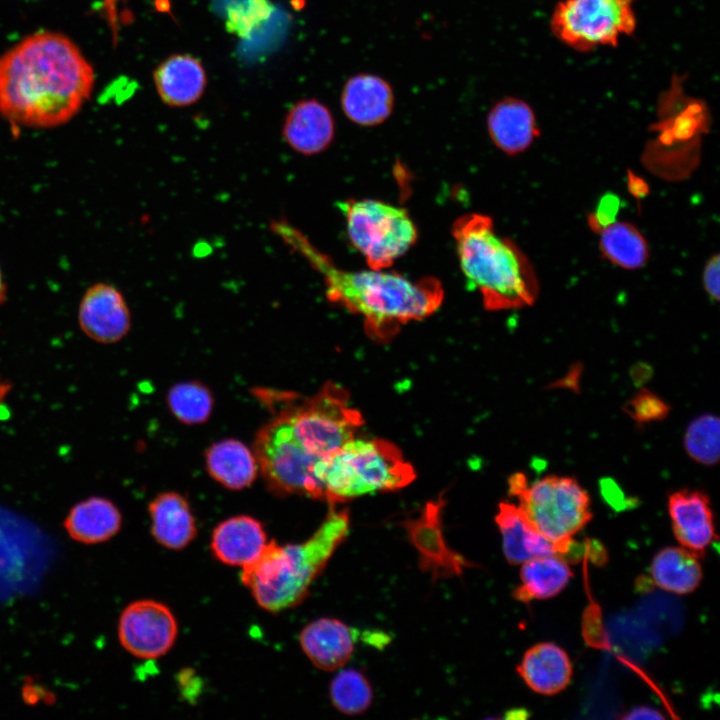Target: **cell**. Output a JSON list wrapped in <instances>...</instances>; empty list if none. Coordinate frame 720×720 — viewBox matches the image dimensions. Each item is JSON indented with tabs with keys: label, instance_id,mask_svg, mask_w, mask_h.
Segmentation results:
<instances>
[{
	"label": "cell",
	"instance_id": "obj_19",
	"mask_svg": "<svg viewBox=\"0 0 720 720\" xmlns=\"http://www.w3.org/2000/svg\"><path fill=\"white\" fill-rule=\"evenodd\" d=\"M153 80L160 99L171 107L196 103L207 84L202 63L189 54H173L164 59L155 68Z\"/></svg>",
	"mask_w": 720,
	"mask_h": 720
},
{
	"label": "cell",
	"instance_id": "obj_17",
	"mask_svg": "<svg viewBox=\"0 0 720 720\" xmlns=\"http://www.w3.org/2000/svg\"><path fill=\"white\" fill-rule=\"evenodd\" d=\"M360 632L334 618H319L300 633V645L309 660L319 669L333 671L352 656Z\"/></svg>",
	"mask_w": 720,
	"mask_h": 720
},
{
	"label": "cell",
	"instance_id": "obj_30",
	"mask_svg": "<svg viewBox=\"0 0 720 720\" xmlns=\"http://www.w3.org/2000/svg\"><path fill=\"white\" fill-rule=\"evenodd\" d=\"M330 700L341 713L357 715L365 712L373 700L368 679L355 669H345L335 675L329 688Z\"/></svg>",
	"mask_w": 720,
	"mask_h": 720
},
{
	"label": "cell",
	"instance_id": "obj_12",
	"mask_svg": "<svg viewBox=\"0 0 720 720\" xmlns=\"http://www.w3.org/2000/svg\"><path fill=\"white\" fill-rule=\"evenodd\" d=\"M78 322L82 332L93 341L112 344L129 332L131 314L120 290L112 284L99 282L84 293Z\"/></svg>",
	"mask_w": 720,
	"mask_h": 720
},
{
	"label": "cell",
	"instance_id": "obj_21",
	"mask_svg": "<svg viewBox=\"0 0 720 720\" xmlns=\"http://www.w3.org/2000/svg\"><path fill=\"white\" fill-rule=\"evenodd\" d=\"M517 672L531 690L551 696L569 685L573 667L568 654L560 646L541 642L524 653Z\"/></svg>",
	"mask_w": 720,
	"mask_h": 720
},
{
	"label": "cell",
	"instance_id": "obj_11",
	"mask_svg": "<svg viewBox=\"0 0 720 720\" xmlns=\"http://www.w3.org/2000/svg\"><path fill=\"white\" fill-rule=\"evenodd\" d=\"M442 497L427 502L416 518L403 522L409 541L419 554L420 568L434 579L461 575L473 564L447 544L442 528Z\"/></svg>",
	"mask_w": 720,
	"mask_h": 720
},
{
	"label": "cell",
	"instance_id": "obj_23",
	"mask_svg": "<svg viewBox=\"0 0 720 720\" xmlns=\"http://www.w3.org/2000/svg\"><path fill=\"white\" fill-rule=\"evenodd\" d=\"M151 533L162 546L180 550L197 534L195 518L185 497L177 492L157 495L148 506Z\"/></svg>",
	"mask_w": 720,
	"mask_h": 720
},
{
	"label": "cell",
	"instance_id": "obj_29",
	"mask_svg": "<svg viewBox=\"0 0 720 720\" xmlns=\"http://www.w3.org/2000/svg\"><path fill=\"white\" fill-rule=\"evenodd\" d=\"M687 455L704 466H714L720 456V421L711 413L694 418L683 436Z\"/></svg>",
	"mask_w": 720,
	"mask_h": 720
},
{
	"label": "cell",
	"instance_id": "obj_15",
	"mask_svg": "<svg viewBox=\"0 0 720 720\" xmlns=\"http://www.w3.org/2000/svg\"><path fill=\"white\" fill-rule=\"evenodd\" d=\"M335 136L331 110L317 99H303L287 112L282 137L295 152L312 156L325 151Z\"/></svg>",
	"mask_w": 720,
	"mask_h": 720
},
{
	"label": "cell",
	"instance_id": "obj_34",
	"mask_svg": "<svg viewBox=\"0 0 720 720\" xmlns=\"http://www.w3.org/2000/svg\"><path fill=\"white\" fill-rule=\"evenodd\" d=\"M581 367L575 366L572 368L568 375L566 377H563L561 380L554 383V386L558 387H568L569 389H576V386L578 385V379L580 376Z\"/></svg>",
	"mask_w": 720,
	"mask_h": 720
},
{
	"label": "cell",
	"instance_id": "obj_25",
	"mask_svg": "<svg viewBox=\"0 0 720 720\" xmlns=\"http://www.w3.org/2000/svg\"><path fill=\"white\" fill-rule=\"evenodd\" d=\"M650 574L656 586L680 595L695 591L703 578L699 558L686 548L675 546L656 553Z\"/></svg>",
	"mask_w": 720,
	"mask_h": 720
},
{
	"label": "cell",
	"instance_id": "obj_26",
	"mask_svg": "<svg viewBox=\"0 0 720 720\" xmlns=\"http://www.w3.org/2000/svg\"><path fill=\"white\" fill-rule=\"evenodd\" d=\"M573 577L568 563L560 556H543L522 563V584L513 591L519 601L545 600L558 595Z\"/></svg>",
	"mask_w": 720,
	"mask_h": 720
},
{
	"label": "cell",
	"instance_id": "obj_9",
	"mask_svg": "<svg viewBox=\"0 0 720 720\" xmlns=\"http://www.w3.org/2000/svg\"><path fill=\"white\" fill-rule=\"evenodd\" d=\"M635 0H563L551 18L553 34L569 47L586 52L616 46L620 36L633 33Z\"/></svg>",
	"mask_w": 720,
	"mask_h": 720
},
{
	"label": "cell",
	"instance_id": "obj_5",
	"mask_svg": "<svg viewBox=\"0 0 720 720\" xmlns=\"http://www.w3.org/2000/svg\"><path fill=\"white\" fill-rule=\"evenodd\" d=\"M315 475L329 505L365 494L398 490L416 477L399 448L381 439L349 440L318 463Z\"/></svg>",
	"mask_w": 720,
	"mask_h": 720
},
{
	"label": "cell",
	"instance_id": "obj_24",
	"mask_svg": "<svg viewBox=\"0 0 720 720\" xmlns=\"http://www.w3.org/2000/svg\"><path fill=\"white\" fill-rule=\"evenodd\" d=\"M205 462L209 475L231 490L249 487L259 472L254 452L236 439L213 443L205 453Z\"/></svg>",
	"mask_w": 720,
	"mask_h": 720
},
{
	"label": "cell",
	"instance_id": "obj_27",
	"mask_svg": "<svg viewBox=\"0 0 720 720\" xmlns=\"http://www.w3.org/2000/svg\"><path fill=\"white\" fill-rule=\"evenodd\" d=\"M597 233L600 251L610 263L626 270H637L647 263L648 243L633 224L613 221Z\"/></svg>",
	"mask_w": 720,
	"mask_h": 720
},
{
	"label": "cell",
	"instance_id": "obj_22",
	"mask_svg": "<svg viewBox=\"0 0 720 720\" xmlns=\"http://www.w3.org/2000/svg\"><path fill=\"white\" fill-rule=\"evenodd\" d=\"M122 515L109 499L100 496L85 498L71 507L63 526L68 536L82 544L105 542L118 533Z\"/></svg>",
	"mask_w": 720,
	"mask_h": 720
},
{
	"label": "cell",
	"instance_id": "obj_36",
	"mask_svg": "<svg viewBox=\"0 0 720 720\" xmlns=\"http://www.w3.org/2000/svg\"><path fill=\"white\" fill-rule=\"evenodd\" d=\"M12 390V383L0 376V403H2Z\"/></svg>",
	"mask_w": 720,
	"mask_h": 720
},
{
	"label": "cell",
	"instance_id": "obj_18",
	"mask_svg": "<svg viewBox=\"0 0 720 720\" xmlns=\"http://www.w3.org/2000/svg\"><path fill=\"white\" fill-rule=\"evenodd\" d=\"M487 130L494 145L510 156L526 151L540 134L534 111L516 97L500 99L491 107Z\"/></svg>",
	"mask_w": 720,
	"mask_h": 720
},
{
	"label": "cell",
	"instance_id": "obj_7",
	"mask_svg": "<svg viewBox=\"0 0 720 720\" xmlns=\"http://www.w3.org/2000/svg\"><path fill=\"white\" fill-rule=\"evenodd\" d=\"M508 487L532 524L568 551L573 536L593 517L590 496L574 477L546 475L529 483L524 473L517 472L510 476Z\"/></svg>",
	"mask_w": 720,
	"mask_h": 720
},
{
	"label": "cell",
	"instance_id": "obj_6",
	"mask_svg": "<svg viewBox=\"0 0 720 720\" xmlns=\"http://www.w3.org/2000/svg\"><path fill=\"white\" fill-rule=\"evenodd\" d=\"M288 404L276 411L267 424L306 455L321 460L353 439L363 424L360 412L349 405V394L339 384L328 382L301 403Z\"/></svg>",
	"mask_w": 720,
	"mask_h": 720
},
{
	"label": "cell",
	"instance_id": "obj_2",
	"mask_svg": "<svg viewBox=\"0 0 720 720\" xmlns=\"http://www.w3.org/2000/svg\"><path fill=\"white\" fill-rule=\"evenodd\" d=\"M300 240V248L324 277L327 298L361 315L368 336L374 340H390L401 326L430 316L443 301L442 284L434 277L411 280L386 269H341L306 240Z\"/></svg>",
	"mask_w": 720,
	"mask_h": 720
},
{
	"label": "cell",
	"instance_id": "obj_3",
	"mask_svg": "<svg viewBox=\"0 0 720 720\" xmlns=\"http://www.w3.org/2000/svg\"><path fill=\"white\" fill-rule=\"evenodd\" d=\"M459 265L468 286L489 311L533 305L539 294L536 271L527 255L500 236L490 216L468 213L452 226Z\"/></svg>",
	"mask_w": 720,
	"mask_h": 720
},
{
	"label": "cell",
	"instance_id": "obj_14",
	"mask_svg": "<svg viewBox=\"0 0 720 720\" xmlns=\"http://www.w3.org/2000/svg\"><path fill=\"white\" fill-rule=\"evenodd\" d=\"M340 105L351 122L372 127L390 117L395 105V94L385 78L373 73H356L345 81Z\"/></svg>",
	"mask_w": 720,
	"mask_h": 720
},
{
	"label": "cell",
	"instance_id": "obj_20",
	"mask_svg": "<svg viewBox=\"0 0 720 720\" xmlns=\"http://www.w3.org/2000/svg\"><path fill=\"white\" fill-rule=\"evenodd\" d=\"M267 543L262 523L251 516L239 515L215 527L210 546L220 562L244 568L258 558Z\"/></svg>",
	"mask_w": 720,
	"mask_h": 720
},
{
	"label": "cell",
	"instance_id": "obj_32",
	"mask_svg": "<svg viewBox=\"0 0 720 720\" xmlns=\"http://www.w3.org/2000/svg\"><path fill=\"white\" fill-rule=\"evenodd\" d=\"M719 259L718 253L712 255L705 263L702 272L703 288L706 294L715 302H718L720 296Z\"/></svg>",
	"mask_w": 720,
	"mask_h": 720
},
{
	"label": "cell",
	"instance_id": "obj_4",
	"mask_svg": "<svg viewBox=\"0 0 720 720\" xmlns=\"http://www.w3.org/2000/svg\"><path fill=\"white\" fill-rule=\"evenodd\" d=\"M349 524L348 510H337L330 505L326 518L306 541L285 545L267 543L241 574L243 584L257 604L273 613L299 604L346 538Z\"/></svg>",
	"mask_w": 720,
	"mask_h": 720
},
{
	"label": "cell",
	"instance_id": "obj_35",
	"mask_svg": "<svg viewBox=\"0 0 720 720\" xmlns=\"http://www.w3.org/2000/svg\"><path fill=\"white\" fill-rule=\"evenodd\" d=\"M648 366H642V364H638L637 367H634L633 371V378L637 382H642L643 380H647L648 376L650 375L648 373Z\"/></svg>",
	"mask_w": 720,
	"mask_h": 720
},
{
	"label": "cell",
	"instance_id": "obj_31",
	"mask_svg": "<svg viewBox=\"0 0 720 720\" xmlns=\"http://www.w3.org/2000/svg\"><path fill=\"white\" fill-rule=\"evenodd\" d=\"M670 409L661 397L647 388H641L623 406L624 413L640 426L664 420Z\"/></svg>",
	"mask_w": 720,
	"mask_h": 720
},
{
	"label": "cell",
	"instance_id": "obj_28",
	"mask_svg": "<svg viewBox=\"0 0 720 720\" xmlns=\"http://www.w3.org/2000/svg\"><path fill=\"white\" fill-rule=\"evenodd\" d=\"M171 413L182 423L197 425L205 423L213 410L214 399L210 389L198 381H186L173 385L167 394Z\"/></svg>",
	"mask_w": 720,
	"mask_h": 720
},
{
	"label": "cell",
	"instance_id": "obj_8",
	"mask_svg": "<svg viewBox=\"0 0 720 720\" xmlns=\"http://www.w3.org/2000/svg\"><path fill=\"white\" fill-rule=\"evenodd\" d=\"M353 246L375 270L390 268L416 242L418 231L408 211L377 199L340 204Z\"/></svg>",
	"mask_w": 720,
	"mask_h": 720
},
{
	"label": "cell",
	"instance_id": "obj_1",
	"mask_svg": "<svg viewBox=\"0 0 720 720\" xmlns=\"http://www.w3.org/2000/svg\"><path fill=\"white\" fill-rule=\"evenodd\" d=\"M94 82L93 67L71 39L39 31L0 57V113L16 126H59L78 113Z\"/></svg>",
	"mask_w": 720,
	"mask_h": 720
},
{
	"label": "cell",
	"instance_id": "obj_33",
	"mask_svg": "<svg viewBox=\"0 0 720 720\" xmlns=\"http://www.w3.org/2000/svg\"><path fill=\"white\" fill-rule=\"evenodd\" d=\"M623 719H663L664 716L654 708L639 706L630 710Z\"/></svg>",
	"mask_w": 720,
	"mask_h": 720
},
{
	"label": "cell",
	"instance_id": "obj_37",
	"mask_svg": "<svg viewBox=\"0 0 720 720\" xmlns=\"http://www.w3.org/2000/svg\"><path fill=\"white\" fill-rule=\"evenodd\" d=\"M6 299V285L3 279V275L0 268V304H2Z\"/></svg>",
	"mask_w": 720,
	"mask_h": 720
},
{
	"label": "cell",
	"instance_id": "obj_13",
	"mask_svg": "<svg viewBox=\"0 0 720 720\" xmlns=\"http://www.w3.org/2000/svg\"><path fill=\"white\" fill-rule=\"evenodd\" d=\"M667 506L677 541L697 558H703L717 538L708 495L698 489H680L670 494Z\"/></svg>",
	"mask_w": 720,
	"mask_h": 720
},
{
	"label": "cell",
	"instance_id": "obj_16",
	"mask_svg": "<svg viewBox=\"0 0 720 720\" xmlns=\"http://www.w3.org/2000/svg\"><path fill=\"white\" fill-rule=\"evenodd\" d=\"M495 522L502 536L506 560L513 565L543 556H562L568 550L544 536L518 505L501 502Z\"/></svg>",
	"mask_w": 720,
	"mask_h": 720
},
{
	"label": "cell",
	"instance_id": "obj_10",
	"mask_svg": "<svg viewBox=\"0 0 720 720\" xmlns=\"http://www.w3.org/2000/svg\"><path fill=\"white\" fill-rule=\"evenodd\" d=\"M178 625L172 611L154 600L130 603L121 613L118 638L122 647L140 659H156L174 645Z\"/></svg>",
	"mask_w": 720,
	"mask_h": 720
}]
</instances>
